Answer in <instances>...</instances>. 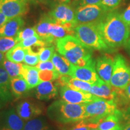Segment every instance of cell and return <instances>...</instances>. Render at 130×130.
Instances as JSON below:
<instances>
[{"instance_id": "6da1fadb", "label": "cell", "mask_w": 130, "mask_h": 130, "mask_svg": "<svg viewBox=\"0 0 130 130\" xmlns=\"http://www.w3.org/2000/svg\"><path fill=\"white\" fill-rule=\"evenodd\" d=\"M102 38L110 48L125 45L129 35V26L117 11H110L96 24Z\"/></svg>"}, {"instance_id": "7a4b0ae2", "label": "cell", "mask_w": 130, "mask_h": 130, "mask_svg": "<svg viewBox=\"0 0 130 130\" xmlns=\"http://www.w3.org/2000/svg\"><path fill=\"white\" fill-rule=\"evenodd\" d=\"M56 47L58 53L74 66H84L93 61L92 50L84 46L74 36L56 40Z\"/></svg>"}, {"instance_id": "3957f363", "label": "cell", "mask_w": 130, "mask_h": 130, "mask_svg": "<svg viewBox=\"0 0 130 130\" xmlns=\"http://www.w3.org/2000/svg\"><path fill=\"white\" fill-rule=\"evenodd\" d=\"M84 104H71L63 100L53 102L47 108L48 116L53 121L62 124L74 123L85 118Z\"/></svg>"}, {"instance_id": "277c9868", "label": "cell", "mask_w": 130, "mask_h": 130, "mask_svg": "<svg viewBox=\"0 0 130 130\" xmlns=\"http://www.w3.org/2000/svg\"><path fill=\"white\" fill-rule=\"evenodd\" d=\"M85 118L88 122L99 125L100 122L111 115H121L122 113L117 108L113 100H107L96 96L92 101L84 104Z\"/></svg>"}, {"instance_id": "5b68a950", "label": "cell", "mask_w": 130, "mask_h": 130, "mask_svg": "<svg viewBox=\"0 0 130 130\" xmlns=\"http://www.w3.org/2000/svg\"><path fill=\"white\" fill-rule=\"evenodd\" d=\"M74 36L84 46L91 50L98 51H109L102 38L96 24H81L74 29Z\"/></svg>"}, {"instance_id": "8992f818", "label": "cell", "mask_w": 130, "mask_h": 130, "mask_svg": "<svg viewBox=\"0 0 130 130\" xmlns=\"http://www.w3.org/2000/svg\"><path fill=\"white\" fill-rule=\"evenodd\" d=\"M109 10L101 4L78 6L75 10L76 26L81 24H97Z\"/></svg>"}, {"instance_id": "52a82bcc", "label": "cell", "mask_w": 130, "mask_h": 130, "mask_svg": "<svg viewBox=\"0 0 130 130\" xmlns=\"http://www.w3.org/2000/svg\"><path fill=\"white\" fill-rule=\"evenodd\" d=\"M130 83V63L121 54L114 58V65L110 84L117 89H123Z\"/></svg>"}, {"instance_id": "ba28073f", "label": "cell", "mask_w": 130, "mask_h": 130, "mask_svg": "<svg viewBox=\"0 0 130 130\" xmlns=\"http://www.w3.org/2000/svg\"><path fill=\"white\" fill-rule=\"evenodd\" d=\"M48 15L56 24H59L65 28L74 30L76 27L75 10L67 4H60L56 6Z\"/></svg>"}, {"instance_id": "9c48e42d", "label": "cell", "mask_w": 130, "mask_h": 130, "mask_svg": "<svg viewBox=\"0 0 130 130\" xmlns=\"http://www.w3.org/2000/svg\"><path fill=\"white\" fill-rule=\"evenodd\" d=\"M44 111L43 105L35 100L27 99L21 101L16 107V111L23 121H30L42 115Z\"/></svg>"}, {"instance_id": "30bf717a", "label": "cell", "mask_w": 130, "mask_h": 130, "mask_svg": "<svg viewBox=\"0 0 130 130\" xmlns=\"http://www.w3.org/2000/svg\"><path fill=\"white\" fill-rule=\"evenodd\" d=\"M28 0H0V11L8 19L21 16L28 9Z\"/></svg>"}, {"instance_id": "8fae6325", "label": "cell", "mask_w": 130, "mask_h": 130, "mask_svg": "<svg viewBox=\"0 0 130 130\" xmlns=\"http://www.w3.org/2000/svg\"><path fill=\"white\" fill-rule=\"evenodd\" d=\"M59 92L61 100L71 104H84L92 101L96 97L89 92L74 90L66 86H60Z\"/></svg>"}, {"instance_id": "7c38bea8", "label": "cell", "mask_w": 130, "mask_h": 130, "mask_svg": "<svg viewBox=\"0 0 130 130\" xmlns=\"http://www.w3.org/2000/svg\"><path fill=\"white\" fill-rule=\"evenodd\" d=\"M95 66L96 61L94 60L84 66H77L72 64L69 76L93 84L100 78L96 71Z\"/></svg>"}, {"instance_id": "4fadbf2b", "label": "cell", "mask_w": 130, "mask_h": 130, "mask_svg": "<svg viewBox=\"0 0 130 130\" xmlns=\"http://www.w3.org/2000/svg\"><path fill=\"white\" fill-rule=\"evenodd\" d=\"M23 120L14 108L6 110L0 115V130H23Z\"/></svg>"}, {"instance_id": "5bb4252c", "label": "cell", "mask_w": 130, "mask_h": 130, "mask_svg": "<svg viewBox=\"0 0 130 130\" xmlns=\"http://www.w3.org/2000/svg\"><path fill=\"white\" fill-rule=\"evenodd\" d=\"M113 65L114 58L107 54L99 57L96 60V71L99 77L108 84H110Z\"/></svg>"}, {"instance_id": "9a60e30c", "label": "cell", "mask_w": 130, "mask_h": 130, "mask_svg": "<svg viewBox=\"0 0 130 130\" xmlns=\"http://www.w3.org/2000/svg\"><path fill=\"white\" fill-rule=\"evenodd\" d=\"M58 81H44L37 86L35 90V97L39 100L48 101L56 98L58 95Z\"/></svg>"}, {"instance_id": "2e32d148", "label": "cell", "mask_w": 130, "mask_h": 130, "mask_svg": "<svg viewBox=\"0 0 130 130\" xmlns=\"http://www.w3.org/2000/svg\"><path fill=\"white\" fill-rule=\"evenodd\" d=\"M90 93L98 98L114 101L116 95V88L100 78L97 82L92 84Z\"/></svg>"}, {"instance_id": "e0dca14e", "label": "cell", "mask_w": 130, "mask_h": 130, "mask_svg": "<svg viewBox=\"0 0 130 130\" xmlns=\"http://www.w3.org/2000/svg\"><path fill=\"white\" fill-rule=\"evenodd\" d=\"M24 24L25 22L21 16L9 19L0 27V37H16Z\"/></svg>"}, {"instance_id": "ac0fdd59", "label": "cell", "mask_w": 130, "mask_h": 130, "mask_svg": "<svg viewBox=\"0 0 130 130\" xmlns=\"http://www.w3.org/2000/svg\"><path fill=\"white\" fill-rule=\"evenodd\" d=\"M53 22V19L48 14L44 15L35 27L37 35L46 42L48 46H51L55 39L49 32L50 25Z\"/></svg>"}, {"instance_id": "d6986e66", "label": "cell", "mask_w": 130, "mask_h": 130, "mask_svg": "<svg viewBox=\"0 0 130 130\" xmlns=\"http://www.w3.org/2000/svg\"><path fill=\"white\" fill-rule=\"evenodd\" d=\"M60 86H66L74 90L90 93L92 84L80 79L75 78L69 75H60L57 79Z\"/></svg>"}, {"instance_id": "ffe728a7", "label": "cell", "mask_w": 130, "mask_h": 130, "mask_svg": "<svg viewBox=\"0 0 130 130\" xmlns=\"http://www.w3.org/2000/svg\"><path fill=\"white\" fill-rule=\"evenodd\" d=\"M10 77L4 68L0 67V101L7 102L12 100Z\"/></svg>"}, {"instance_id": "44dd1931", "label": "cell", "mask_w": 130, "mask_h": 130, "mask_svg": "<svg viewBox=\"0 0 130 130\" xmlns=\"http://www.w3.org/2000/svg\"><path fill=\"white\" fill-rule=\"evenodd\" d=\"M39 70L35 66L27 64H23L22 66L21 76L24 78L28 84L30 90L37 87L41 83L39 79Z\"/></svg>"}, {"instance_id": "7402d4cb", "label": "cell", "mask_w": 130, "mask_h": 130, "mask_svg": "<svg viewBox=\"0 0 130 130\" xmlns=\"http://www.w3.org/2000/svg\"><path fill=\"white\" fill-rule=\"evenodd\" d=\"M54 66L60 75H70L72 64L59 53H55L51 58Z\"/></svg>"}, {"instance_id": "603a6c76", "label": "cell", "mask_w": 130, "mask_h": 130, "mask_svg": "<svg viewBox=\"0 0 130 130\" xmlns=\"http://www.w3.org/2000/svg\"><path fill=\"white\" fill-rule=\"evenodd\" d=\"M10 87L12 95L16 98L23 97L28 92V84L22 76H18L10 79Z\"/></svg>"}, {"instance_id": "cb8c5ba5", "label": "cell", "mask_w": 130, "mask_h": 130, "mask_svg": "<svg viewBox=\"0 0 130 130\" xmlns=\"http://www.w3.org/2000/svg\"><path fill=\"white\" fill-rule=\"evenodd\" d=\"M26 53V49L20 45H16L6 54V58L14 63H21L24 62Z\"/></svg>"}, {"instance_id": "d4e9b609", "label": "cell", "mask_w": 130, "mask_h": 130, "mask_svg": "<svg viewBox=\"0 0 130 130\" xmlns=\"http://www.w3.org/2000/svg\"><path fill=\"white\" fill-rule=\"evenodd\" d=\"M122 118V114L110 115L100 122L98 128L100 130H112L120 125Z\"/></svg>"}, {"instance_id": "484cf974", "label": "cell", "mask_w": 130, "mask_h": 130, "mask_svg": "<svg viewBox=\"0 0 130 130\" xmlns=\"http://www.w3.org/2000/svg\"><path fill=\"white\" fill-rule=\"evenodd\" d=\"M49 32L54 38L56 39V40L63 38L69 35L74 36V30H69L59 24H56L54 22L50 25Z\"/></svg>"}, {"instance_id": "4316f807", "label": "cell", "mask_w": 130, "mask_h": 130, "mask_svg": "<svg viewBox=\"0 0 130 130\" xmlns=\"http://www.w3.org/2000/svg\"><path fill=\"white\" fill-rule=\"evenodd\" d=\"M22 66H23V64L22 63L12 62L6 58L1 67L4 68L5 70L7 71L10 78H13L21 76Z\"/></svg>"}, {"instance_id": "83f0119b", "label": "cell", "mask_w": 130, "mask_h": 130, "mask_svg": "<svg viewBox=\"0 0 130 130\" xmlns=\"http://www.w3.org/2000/svg\"><path fill=\"white\" fill-rule=\"evenodd\" d=\"M23 130H50L45 120L42 118L32 119L24 125Z\"/></svg>"}, {"instance_id": "f1b7e54d", "label": "cell", "mask_w": 130, "mask_h": 130, "mask_svg": "<svg viewBox=\"0 0 130 130\" xmlns=\"http://www.w3.org/2000/svg\"><path fill=\"white\" fill-rule=\"evenodd\" d=\"M16 37H0V51L6 53L19 43Z\"/></svg>"}, {"instance_id": "f546056e", "label": "cell", "mask_w": 130, "mask_h": 130, "mask_svg": "<svg viewBox=\"0 0 130 130\" xmlns=\"http://www.w3.org/2000/svg\"><path fill=\"white\" fill-rule=\"evenodd\" d=\"M36 44H42L46 46H48L46 42L43 40H42L38 35L29 37L27 39L22 40V41L19 42L18 43L19 45H20L21 46L24 48H30L32 45H35Z\"/></svg>"}, {"instance_id": "4dcf8cb0", "label": "cell", "mask_w": 130, "mask_h": 130, "mask_svg": "<svg viewBox=\"0 0 130 130\" xmlns=\"http://www.w3.org/2000/svg\"><path fill=\"white\" fill-rule=\"evenodd\" d=\"M60 75L57 71H39V72L40 82L57 80Z\"/></svg>"}, {"instance_id": "1f68e13d", "label": "cell", "mask_w": 130, "mask_h": 130, "mask_svg": "<svg viewBox=\"0 0 130 130\" xmlns=\"http://www.w3.org/2000/svg\"><path fill=\"white\" fill-rule=\"evenodd\" d=\"M54 53V46H50L44 47L39 54L40 61H46L50 60H51Z\"/></svg>"}, {"instance_id": "d6a6232c", "label": "cell", "mask_w": 130, "mask_h": 130, "mask_svg": "<svg viewBox=\"0 0 130 130\" xmlns=\"http://www.w3.org/2000/svg\"><path fill=\"white\" fill-rule=\"evenodd\" d=\"M26 49V53L25 57H24V63L25 64L29 66H35L39 63V58L38 55L35 54L31 52L28 48Z\"/></svg>"}, {"instance_id": "836d02e7", "label": "cell", "mask_w": 130, "mask_h": 130, "mask_svg": "<svg viewBox=\"0 0 130 130\" xmlns=\"http://www.w3.org/2000/svg\"><path fill=\"white\" fill-rule=\"evenodd\" d=\"M37 34L35 27H29V28H26L24 30L19 31L18 33L16 35V38L18 39L19 42L22 41V40L27 39L29 37L37 36Z\"/></svg>"}, {"instance_id": "e575fe53", "label": "cell", "mask_w": 130, "mask_h": 130, "mask_svg": "<svg viewBox=\"0 0 130 130\" xmlns=\"http://www.w3.org/2000/svg\"><path fill=\"white\" fill-rule=\"evenodd\" d=\"M98 127V125L86 121L85 120L75 122V125L72 126L68 130H90L92 128Z\"/></svg>"}, {"instance_id": "d590c367", "label": "cell", "mask_w": 130, "mask_h": 130, "mask_svg": "<svg viewBox=\"0 0 130 130\" xmlns=\"http://www.w3.org/2000/svg\"><path fill=\"white\" fill-rule=\"evenodd\" d=\"M39 71H57L51 60L46 61H39L36 66Z\"/></svg>"}, {"instance_id": "8d00e7d4", "label": "cell", "mask_w": 130, "mask_h": 130, "mask_svg": "<svg viewBox=\"0 0 130 130\" xmlns=\"http://www.w3.org/2000/svg\"><path fill=\"white\" fill-rule=\"evenodd\" d=\"M121 0H102L101 4L108 10L111 11L119 5Z\"/></svg>"}, {"instance_id": "74e56055", "label": "cell", "mask_w": 130, "mask_h": 130, "mask_svg": "<svg viewBox=\"0 0 130 130\" xmlns=\"http://www.w3.org/2000/svg\"><path fill=\"white\" fill-rule=\"evenodd\" d=\"M102 0H74L77 7L86 6V5H96L100 4Z\"/></svg>"}, {"instance_id": "f35d334b", "label": "cell", "mask_w": 130, "mask_h": 130, "mask_svg": "<svg viewBox=\"0 0 130 130\" xmlns=\"http://www.w3.org/2000/svg\"><path fill=\"white\" fill-rule=\"evenodd\" d=\"M122 18L124 22L127 24V25L130 26V4L128 6V7L125 10L124 12L121 14Z\"/></svg>"}, {"instance_id": "ab89813d", "label": "cell", "mask_w": 130, "mask_h": 130, "mask_svg": "<svg viewBox=\"0 0 130 130\" xmlns=\"http://www.w3.org/2000/svg\"><path fill=\"white\" fill-rule=\"evenodd\" d=\"M125 125L123 126V130H130V116L124 118Z\"/></svg>"}, {"instance_id": "60d3db41", "label": "cell", "mask_w": 130, "mask_h": 130, "mask_svg": "<svg viewBox=\"0 0 130 130\" xmlns=\"http://www.w3.org/2000/svg\"><path fill=\"white\" fill-rule=\"evenodd\" d=\"M9 19H8L2 12L0 11V27L2 26L5 22H7Z\"/></svg>"}, {"instance_id": "b9f144b4", "label": "cell", "mask_w": 130, "mask_h": 130, "mask_svg": "<svg viewBox=\"0 0 130 130\" xmlns=\"http://www.w3.org/2000/svg\"><path fill=\"white\" fill-rule=\"evenodd\" d=\"M124 91L126 96L127 98V100L128 101V102H129V104L130 105V83L128 84L127 87L124 89Z\"/></svg>"}, {"instance_id": "7bdbcfd3", "label": "cell", "mask_w": 130, "mask_h": 130, "mask_svg": "<svg viewBox=\"0 0 130 130\" xmlns=\"http://www.w3.org/2000/svg\"><path fill=\"white\" fill-rule=\"evenodd\" d=\"M5 59H6V58H5L4 53H1V52L0 51V67L2 66V64L3 62H4Z\"/></svg>"}, {"instance_id": "ee69618b", "label": "cell", "mask_w": 130, "mask_h": 130, "mask_svg": "<svg viewBox=\"0 0 130 130\" xmlns=\"http://www.w3.org/2000/svg\"><path fill=\"white\" fill-rule=\"evenodd\" d=\"M56 1L60 3V4H67L71 1V0H56Z\"/></svg>"}, {"instance_id": "f6af8a7d", "label": "cell", "mask_w": 130, "mask_h": 130, "mask_svg": "<svg viewBox=\"0 0 130 130\" xmlns=\"http://www.w3.org/2000/svg\"><path fill=\"white\" fill-rule=\"evenodd\" d=\"M112 130H123V126L122 125H119L118 126H117L116 128H114Z\"/></svg>"}, {"instance_id": "bcb514c9", "label": "cell", "mask_w": 130, "mask_h": 130, "mask_svg": "<svg viewBox=\"0 0 130 130\" xmlns=\"http://www.w3.org/2000/svg\"><path fill=\"white\" fill-rule=\"evenodd\" d=\"M126 46H127V48L128 49V50H129V51L130 53V39H128V42H126Z\"/></svg>"}, {"instance_id": "7dc6e473", "label": "cell", "mask_w": 130, "mask_h": 130, "mask_svg": "<svg viewBox=\"0 0 130 130\" xmlns=\"http://www.w3.org/2000/svg\"><path fill=\"white\" fill-rule=\"evenodd\" d=\"M42 0H28V1H30L31 3H38V2H40V1H42Z\"/></svg>"}, {"instance_id": "c3c4849f", "label": "cell", "mask_w": 130, "mask_h": 130, "mask_svg": "<svg viewBox=\"0 0 130 130\" xmlns=\"http://www.w3.org/2000/svg\"><path fill=\"white\" fill-rule=\"evenodd\" d=\"M90 130H100L98 129V128H92Z\"/></svg>"}, {"instance_id": "681fc988", "label": "cell", "mask_w": 130, "mask_h": 130, "mask_svg": "<svg viewBox=\"0 0 130 130\" xmlns=\"http://www.w3.org/2000/svg\"><path fill=\"white\" fill-rule=\"evenodd\" d=\"M0 102H1V101H0ZM1 107H2V104H1V103L0 102V108H1Z\"/></svg>"}, {"instance_id": "f907efd6", "label": "cell", "mask_w": 130, "mask_h": 130, "mask_svg": "<svg viewBox=\"0 0 130 130\" xmlns=\"http://www.w3.org/2000/svg\"><path fill=\"white\" fill-rule=\"evenodd\" d=\"M129 33H130V26H129Z\"/></svg>"}]
</instances>
